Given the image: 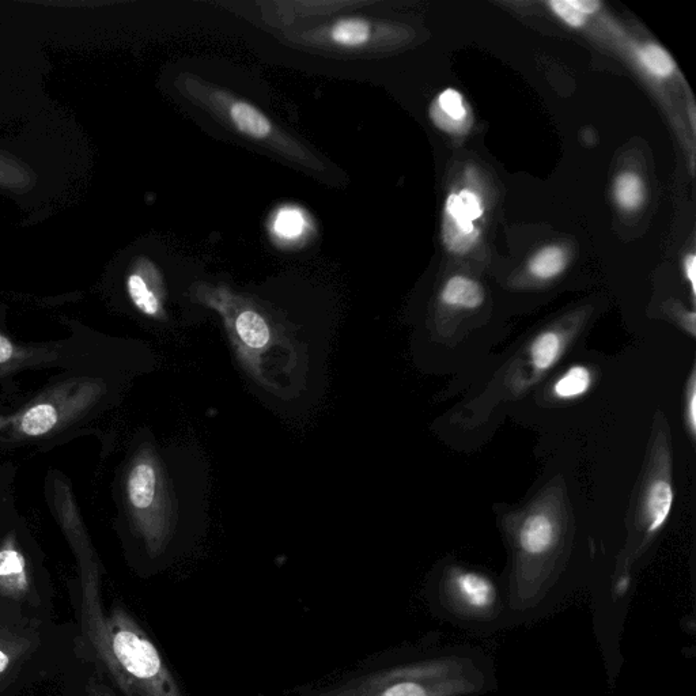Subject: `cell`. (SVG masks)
I'll return each mask as SVG.
<instances>
[{"label":"cell","instance_id":"ffe728a7","mask_svg":"<svg viewBox=\"0 0 696 696\" xmlns=\"http://www.w3.org/2000/svg\"><path fill=\"white\" fill-rule=\"evenodd\" d=\"M56 422H58V414L55 408L49 404H40L26 412L22 418L21 429L25 434L36 437V435L48 433Z\"/></svg>","mask_w":696,"mask_h":696},{"label":"cell","instance_id":"484cf974","mask_svg":"<svg viewBox=\"0 0 696 696\" xmlns=\"http://www.w3.org/2000/svg\"><path fill=\"white\" fill-rule=\"evenodd\" d=\"M684 270H686V276L688 281L691 283L692 293L695 294L696 291V257L695 255H688L686 260H684Z\"/></svg>","mask_w":696,"mask_h":696},{"label":"cell","instance_id":"9a60e30c","mask_svg":"<svg viewBox=\"0 0 696 696\" xmlns=\"http://www.w3.org/2000/svg\"><path fill=\"white\" fill-rule=\"evenodd\" d=\"M531 361L537 372H547L561 357L562 339L556 332L548 331L537 336L531 346Z\"/></svg>","mask_w":696,"mask_h":696},{"label":"cell","instance_id":"52a82bcc","mask_svg":"<svg viewBox=\"0 0 696 696\" xmlns=\"http://www.w3.org/2000/svg\"><path fill=\"white\" fill-rule=\"evenodd\" d=\"M482 214L483 206L479 196L468 189L460 191L459 194H452L446 200L445 222L450 223L465 234L478 233L475 230L474 222L482 217Z\"/></svg>","mask_w":696,"mask_h":696},{"label":"cell","instance_id":"ac0fdd59","mask_svg":"<svg viewBox=\"0 0 696 696\" xmlns=\"http://www.w3.org/2000/svg\"><path fill=\"white\" fill-rule=\"evenodd\" d=\"M567 266L565 251L559 247L542 249L529 264V270L539 279H552L561 275Z\"/></svg>","mask_w":696,"mask_h":696},{"label":"cell","instance_id":"4fadbf2b","mask_svg":"<svg viewBox=\"0 0 696 696\" xmlns=\"http://www.w3.org/2000/svg\"><path fill=\"white\" fill-rule=\"evenodd\" d=\"M446 305L456 308L476 309L483 304L484 290L478 282L465 276H453L446 283L441 294Z\"/></svg>","mask_w":696,"mask_h":696},{"label":"cell","instance_id":"ba28073f","mask_svg":"<svg viewBox=\"0 0 696 696\" xmlns=\"http://www.w3.org/2000/svg\"><path fill=\"white\" fill-rule=\"evenodd\" d=\"M673 506V489L671 482L665 479H656L650 483L645 497L646 522H648V532L656 533L667 524L671 516Z\"/></svg>","mask_w":696,"mask_h":696},{"label":"cell","instance_id":"8fae6325","mask_svg":"<svg viewBox=\"0 0 696 696\" xmlns=\"http://www.w3.org/2000/svg\"><path fill=\"white\" fill-rule=\"evenodd\" d=\"M234 325H236L238 338L251 350H261L270 342V325L257 310H241L236 317V321H234Z\"/></svg>","mask_w":696,"mask_h":696},{"label":"cell","instance_id":"7402d4cb","mask_svg":"<svg viewBox=\"0 0 696 696\" xmlns=\"http://www.w3.org/2000/svg\"><path fill=\"white\" fill-rule=\"evenodd\" d=\"M437 105L438 109H441L444 115L449 116L453 121H464L467 117L463 97L456 90L448 89L441 93Z\"/></svg>","mask_w":696,"mask_h":696},{"label":"cell","instance_id":"9c48e42d","mask_svg":"<svg viewBox=\"0 0 696 696\" xmlns=\"http://www.w3.org/2000/svg\"><path fill=\"white\" fill-rule=\"evenodd\" d=\"M28 589L24 556L13 548L0 551V593L13 599H22Z\"/></svg>","mask_w":696,"mask_h":696},{"label":"cell","instance_id":"d6986e66","mask_svg":"<svg viewBox=\"0 0 696 696\" xmlns=\"http://www.w3.org/2000/svg\"><path fill=\"white\" fill-rule=\"evenodd\" d=\"M615 198L624 210H635L645 199V185L637 174H620L615 181Z\"/></svg>","mask_w":696,"mask_h":696},{"label":"cell","instance_id":"5bb4252c","mask_svg":"<svg viewBox=\"0 0 696 696\" xmlns=\"http://www.w3.org/2000/svg\"><path fill=\"white\" fill-rule=\"evenodd\" d=\"M128 294L136 308L147 316L157 317L160 315L162 306L157 291L150 286L149 279L141 271L134 272L128 276Z\"/></svg>","mask_w":696,"mask_h":696},{"label":"cell","instance_id":"cb8c5ba5","mask_svg":"<svg viewBox=\"0 0 696 696\" xmlns=\"http://www.w3.org/2000/svg\"><path fill=\"white\" fill-rule=\"evenodd\" d=\"M696 385H695V372L691 373L690 381H688V391L686 399V418L688 429L692 437H695L696 430Z\"/></svg>","mask_w":696,"mask_h":696},{"label":"cell","instance_id":"44dd1931","mask_svg":"<svg viewBox=\"0 0 696 696\" xmlns=\"http://www.w3.org/2000/svg\"><path fill=\"white\" fill-rule=\"evenodd\" d=\"M641 60L643 66L657 78H668L676 68L668 52L656 44H649L642 48Z\"/></svg>","mask_w":696,"mask_h":696},{"label":"cell","instance_id":"603a6c76","mask_svg":"<svg viewBox=\"0 0 696 696\" xmlns=\"http://www.w3.org/2000/svg\"><path fill=\"white\" fill-rule=\"evenodd\" d=\"M548 5H550L552 11H554L561 20L565 21L567 25H570L571 28H581V26L585 25V15L574 9V7L570 5L569 0H551Z\"/></svg>","mask_w":696,"mask_h":696},{"label":"cell","instance_id":"30bf717a","mask_svg":"<svg viewBox=\"0 0 696 696\" xmlns=\"http://www.w3.org/2000/svg\"><path fill=\"white\" fill-rule=\"evenodd\" d=\"M32 646L24 634L0 624V684L21 664Z\"/></svg>","mask_w":696,"mask_h":696},{"label":"cell","instance_id":"5b68a950","mask_svg":"<svg viewBox=\"0 0 696 696\" xmlns=\"http://www.w3.org/2000/svg\"><path fill=\"white\" fill-rule=\"evenodd\" d=\"M449 588L459 607L471 614L489 611L497 601L493 581L474 571H455L450 577Z\"/></svg>","mask_w":696,"mask_h":696},{"label":"cell","instance_id":"3957f363","mask_svg":"<svg viewBox=\"0 0 696 696\" xmlns=\"http://www.w3.org/2000/svg\"><path fill=\"white\" fill-rule=\"evenodd\" d=\"M478 687L467 661L440 658L358 673L309 696H461Z\"/></svg>","mask_w":696,"mask_h":696},{"label":"cell","instance_id":"4316f807","mask_svg":"<svg viewBox=\"0 0 696 696\" xmlns=\"http://www.w3.org/2000/svg\"><path fill=\"white\" fill-rule=\"evenodd\" d=\"M13 344L3 336H0V363L7 362L13 355Z\"/></svg>","mask_w":696,"mask_h":696},{"label":"cell","instance_id":"8992f818","mask_svg":"<svg viewBox=\"0 0 696 696\" xmlns=\"http://www.w3.org/2000/svg\"><path fill=\"white\" fill-rule=\"evenodd\" d=\"M556 539V525L546 513H535L522 524L520 544L528 555L546 554Z\"/></svg>","mask_w":696,"mask_h":696},{"label":"cell","instance_id":"d4e9b609","mask_svg":"<svg viewBox=\"0 0 696 696\" xmlns=\"http://www.w3.org/2000/svg\"><path fill=\"white\" fill-rule=\"evenodd\" d=\"M569 3L574 9L584 14L585 17L586 15L595 14L601 7V3L597 2V0H569Z\"/></svg>","mask_w":696,"mask_h":696},{"label":"cell","instance_id":"2e32d148","mask_svg":"<svg viewBox=\"0 0 696 696\" xmlns=\"http://www.w3.org/2000/svg\"><path fill=\"white\" fill-rule=\"evenodd\" d=\"M590 385H592L590 370L581 365L573 366L556 381L554 393L559 399H577L589 391Z\"/></svg>","mask_w":696,"mask_h":696},{"label":"cell","instance_id":"6da1fadb","mask_svg":"<svg viewBox=\"0 0 696 696\" xmlns=\"http://www.w3.org/2000/svg\"><path fill=\"white\" fill-rule=\"evenodd\" d=\"M82 619L87 637L127 696H183L160 650L126 609L105 614L96 589H86Z\"/></svg>","mask_w":696,"mask_h":696},{"label":"cell","instance_id":"7c38bea8","mask_svg":"<svg viewBox=\"0 0 696 696\" xmlns=\"http://www.w3.org/2000/svg\"><path fill=\"white\" fill-rule=\"evenodd\" d=\"M157 494V472L149 463H139L128 479V495L136 509L143 510L153 505Z\"/></svg>","mask_w":696,"mask_h":696},{"label":"cell","instance_id":"7a4b0ae2","mask_svg":"<svg viewBox=\"0 0 696 696\" xmlns=\"http://www.w3.org/2000/svg\"><path fill=\"white\" fill-rule=\"evenodd\" d=\"M176 83L179 86L177 89L184 97L242 138L281 155L285 160L300 165L309 172H325V166L319 157L289 132L276 126L266 113L261 112L251 102L242 100L228 90L196 75L183 74Z\"/></svg>","mask_w":696,"mask_h":696},{"label":"cell","instance_id":"277c9868","mask_svg":"<svg viewBox=\"0 0 696 696\" xmlns=\"http://www.w3.org/2000/svg\"><path fill=\"white\" fill-rule=\"evenodd\" d=\"M373 39V25L361 17L339 18L312 32L302 34V40L329 45L343 51H359Z\"/></svg>","mask_w":696,"mask_h":696},{"label":"cell","instance_id":"e0dca14e","mask_svg":"<svg viewBox=\"0 0 696 696\" xmlns=\"http://www.w3.org/2000/svg\"><path fill=\"white\" fill-rule=\"evenodd\" d=\"M306 218L300 208L289 206L276 211L272 232L285 241L298 240L305 233Z\"/></svg>","mask_w":696,"mask_h":696}]
</instances>
